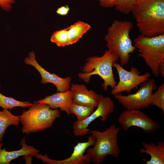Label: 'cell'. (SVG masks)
Instances as JSON below:
<instances>
[{
	"label": "cell",
	"instance_id": "1",
	"mask_svg": "<svg viewBox=\"0 0 164 164\" xmlns=\"http://www.w3.org/2000/svg\"><path fill=\"white\" fill-rule=\"evenodd\" d=\"M131 12L141 34L152 37L164 34V0H137Z\"/></svg>",
	"mask_w": 164,
	"mask_h": 164
},
{
	"label": "cell",
	"instance_id": "2",
	"mask_svg": "<svg viewBox=\"0 0 164 164\" xmlns=\"http://www.w3.org/2000/svg\"><path fill=\"white\" fill-rule=\"evenodd\" d=\"M133 27L129 21L115 19L104 37L108 50L118 57L122 66L128 63L131 54L136 50L129 36Z\"/></svg>",
	"mask_w": 164,
	"mask_h": 164
},
{
	"label": "cell",
	"instance_id": "3",
	"mask_svg": "<svg viewBox=\"0 0 164 164\" xmlns=\"http://www.w3.org/2000/svg\"><path fill=\"white\" fill-rule=\"evenodd\" d=\"M134 46L154 75L164 77V34L149 37L140 34L134 39Z\"/></svg>",
	"mask_w": 164,
	"mask_h": 164
},
{
	"label": "cell",
	"instance_id": "4",
	"mask_svg": "<svg viewBox=\"0 0 164 164\" xmlns=\"http://www.w3.org/2000/svg\"><path fill=\"white\" fill-rule=\"evenodd\" d=\"M58 109H52L43 103L35 101L26 111L23 110L20 116L23 134L43 131L51 127L55 120L60 117Z\"/></svg>",
	"mask_w": 164,
	"mask_h": 164
},
{
	"label": "cell",
	"instance_id": "5",
	"mask_svg": "<svg viewBox=\"0 0 164 164\" xmlns=\"http://www.w3.org/2000/svg\"><path fill=\"white\" fill-rule=\"evenodd\" d=\"M118 59L117 56L108 50H106L101 56L90 57L87 59L82 72L78 73V77L88 83L92 76L98 75L104 81L101 86L104 91L108 90V86L112 89L117 84L113 74V63Z\"/></svg>",
	"mask_w": 164,
	"mask_h": 164
},
{
	"label": "cell",
	"instance_id": "6",
	"mask_svg": "<svg viewBox=\"0 0 164 164\" xmlns=\"http://www.w3.org/2000/svg\"><path fill=\"white\" fill-rule=\"evenodd\" d=\"M121 129L113 124L105 131H90L95 137L96 142L93 148L88 147L86 152L90 155L91 161L95 164L101 163L108 155L118 158L120 149L118 144V133Z\"/></svg>",
	"mask_w": 164,
	"mask_h": 164
},
{
	"label": "cell",
	"instance_id": "7",
	"mask_svg": "<svg viewBox=\"0 0 164 164\" xmlns=\"http://www.w3.org/2000/svg\"><path fill=\"white\" fill-rule=\"evenodd\" d=\"M157 88L154 80L149 79L141 84L139 88L134 94L125 96L119 93L113 96L127 110L145 109L150 105L152 91Z\"/></svg>",
	"mask_w": 164,
	"mask_h": 164
},
{
	"label": "cell",
	"instance_id": "8",
	"mask_svg": "<svg viewBox=\"0 0 164 164\" xmlns=\"http://www.w3.org/2000/svg\"><path fill=\"white\" fill-rule=\"evenodd\" d=\"M113 67L116 68L119 77L118 82L111 91V94L113 95L123 91L130 92L132 90L148 80L151 76L149 72L140 75V72L137 68L132 67H131V70L128 71L116 61L113 63Z\"/></svg>",
	"mask_w": 164,
	"mask_h": 164
},
{
	"label": "cell",
	"instance_id": "9",
	"mask_svg": "<svg viewBox=\"0 0 164 164\" xmlns=\"http://www.w3.org/2000/svg\"><path fill=\"white\" fill-rule=\"evenodd\" d=\"M118 120L126 131L133 126L139 127L145 133H152L160 127L159 123L138 109L126 110L119 115Z\"/></svg>",
	"mask_w": 164,
	"mask_h": 164
},
{
	"label": "cell",
	"instance_id": "10",
	"mask_svg": "<svg viewBox=\"0 0 164 164\" xmlns=\"http://www.w3.org/2000/svg\"><path fill=\"white\" fill-rule=\"evenodd\" d=\"M114 109V104L112 99L109 97L100 95L99 103L96 109L85 119L80 121L77 120L73 123L72 127L74 135L77 136L85 135L90 131L87 127L92 122L99 117H101V121H105Z\"/></svg>",
	"mask_w": 164,
	"mask_h": 164
},
{
	"label": "cell",
	"instance_id": "11",
	"mask_svg": "<svg viewBox=\"0 0 164 164\" xmlns=\"http://www.w3.org/2000/svg\"><path fill=\"white\" fill-rule=\"evenodd\" d=\"M95 142V137L92 135H89L87 142L78 143L74 147L70 156L62 160L50 159L47 156L46 153L43 155L38 152L34 156L47 164H89L91 161V156L87 153L84 155V154L88 147L94 146Z\"/></svg>",
	"mask_w": 164,
	"mask_h": 164
},
{
	"label": "cell",
	"instance_id": "12",
	"mask_svg": "<svg viewBox=\"0 0 164 164\" xmlns=\"http://www.w3.org/2000/svg\"><path fill=\"white\" fill-rule=\"evenodd\" d=\"M24 62L26 64L33 67L39 72L41 77V84H45L49 83L53 84L56 87L57 92H63L70 89L71 77L62 78L46 70L37 61L33 51L29 53L25 59Z\"/></svg>",
	"mask_w": 164,
	"mask_h": 164
},
{
	"label": "cell",
	"instance_id": "13",
	"mask_svg": "<svg viewBox=\"0 0 164 164\" xmlns=\"http://www.w3.org/2000/svg\"><path fill=\"white\" fill-rule=\"evenodd\" d=\"M72 93L73 101L86 106L97 107L99 104L100 95L92 90H89L84 84H71L70 87Z\"/></svg>",
	"mask_w": 164,
	"mask_h": 164
},
{
	"label": "cell",
	"instance_id": "14",
	"mask_svg": "<svg viewBox=\"0 0 164 164\" xmlns=\"http://www.w3.org/2000/svg\"><path fill=\"white\" fill-rule=\"evenodd\" d=\"M38 101L49 105L52 109L59 108L61 111H64L69 115V107L73 102L72 93L70 89L63 92H57Z\"/></svg>",
	"mask_w": 164,
	"mask_h": 164
},
{
	"label": "cell",
	"instance_id": "15",
	"mask_svg": "<svg viewBox=\"0 0 164 164\" xmlns=\"http://www.w3.org/2000/svg\"><path fill=\"white\" fill-rule=\"evenodd\" d=\"M26 136L22 138L20 142L21 148L18 150L8 151L6 148L2 149L3 143H0V164H10L13 160L20 156L26 155H30L34 156L39 150L33 146L27 145L26 142Z\"/></svg>",
	"mask_w": 164,
	"mask_h": 164
},
{
	"label": "cell",
	"instance_id": "16",
	"mask_svg": "<svg viewBox=\"0 0 164 164\" xmlns=\"http://www.w3.org/2000/svg\"><path fill=\"white\" fill-rule=\"evenodd\" d=\"M142 144L144 148H140L139 152L146 153L150 156V159L145 161L146 164H164V142L159 140L156 144L152 142L149 143L142 142Z\"/></svg>",
	"mask_w": 164,
	"mask_h": 164
},
{
	"label": "cell",
	"instance_id": "17",
	"mask_svg": "<svg viewBox=\"0 0 164 164\" xmlns=\"http://www.w3.org/2000/svg\"><path fill=\"white\" fill-rule=\"evenodd\" d=\"M20 122V116L13 115L7 109L0 111V143L3 141V136L7 128L12 125L17 126Z\"/></svg>",
	"mask_w": 164,
	"mask_h": 164
},
{
	"label": "cell",
	"instance_id": "18",
	"mask_svg": "<svg viewBox=\"0 0 164 164\" xmlns=\"http://www.w3.org/2000/svg\"><path fill=\"white\" fill-rule=\"evenodd\" d=\"M68 27V39L71 45L77 42L91 27L87 23L79 21Z\"/></svg>",
	"mask_w": 164,
	"mask_h": 164
},
{
	"label": "cell",
	"instance_id": "19",
	"mask_svg": "<svg viewBox=\"0 0 164 164\" xmlns=\"http://www.w3.org/2000/svg\"><path fill=\"white\" fill-rule=\"evenodd\" d=\"M94 107L77 104L73 101L69 107L70 114H75L77 121H80L88 117L94 111Z\"/></svg>",
	"mask_w": 164,
	"mask_h": 164
},
{
	"label": "cell",
	"instance_id": "20",
	"mask_svg": "<svg viewBox=\"0 0 164 164\" xmlns=\"http://www.w3.org/2000/svg\"><path fill=\"white\" fill-rule=\"evenodd\" d=\"M1 85L0 84V88ZM29 101H18L12 97L5 96L0 92V107L8 109H11L15 107L29 108L32 104Z\"/></svg>",
	"mask_w": 164,
	"mask_h": 164
},
{
	"label": "cell",
	"instance_id": "21",
	"mask_svg": "<svg viewBox=\"0 0 164 164\" xmlns=\"http://www.w3.org/2000/svg\"><path fill=\"white\" fill-rule=\"evenodd\" d=\"M69 27L54 32L51 36L50 41L59 47H64L70 45L68 39Z\"/></svg>",
	"mask_w": 164,
	"mask_h": 164
},
{
	"label": "cell",
	"instance_id": "22",
	"mask_svg": "<svg viewBox=\"0 0 164 164\" xmlns=\"http://www.w3.org/2000/svg\"><path fill=\"white\" fill-rule=\"evenodd\" d=\"M150 105H155L161 109L164 114V84H162L157 88L150 98Z\"/></svg>",
	"mask_w": 164,
	"mask_h": 164
},
{
	"label": "cell",
	"instance_id": "23",
	"mask_svg": "<svg viewBox=\"0 0 164 164\" xmlns=\"http://www.w3.org/2000/svg\"><path fill=\"white\" fill-rule=\"evenodd\" d=\"M137 0H115L114 6L116 10L127 15L131 12L132 7Z\"/></svg>",
	"mask_w": 164,
	"mask_h": 164
},
{
	"label": "cell",
	"instance_id": "24",
	"mask_svg": "<svg viewBox=\"0 0 164 164\" xmlns=\"http://www.w3.org/2000/svg\"><path fill=\"white\" fill-rule=\"evenodd\" d=\"M15 2L14 0H0V7L5 11H10L12 8V4Z\"/></svg>",
	"mask_w": 164,
	"mask_h": 164
},
{
	"label": "cell",
	"instance_id": "25",
	"mask_svg": "<svg viewBox=\"0 0 164 164\" xmlns=\"http://www.w3.org/2000/svg\"><path fill=\"white\" fill-rule=\"evenodd\" d=\"M100 5L104 8L112 7L114 6L115 0H97Z\"/></svg>",
	"mask_w": 164,
	"mask_h": 164
},
{
	"label": "cell",
	"instance_id": "26",
	"mask_svg": "<svg viewBox=\"0 0 164 164\" xmlns=\"http://www.w3.org/2000/svg\"><path fill=\"white\" fill-rule=\"evenodd\" d=\"M70 8L67 5L62 6L58 8L56 10V13L62 15H66L67 14Z\"/></svg>",
	"mask_w": 164,
	"mask_h": 164
},
{
	"label": "cell",
	"instance_id": "27",
	"mask_svg": "<svg viewBox=\"0 0 164 164\" xmlns=\"http://www.w3.org/2000/svg\"><path fill=\"white\" fill-rule=\"evenodd\" d=\"M33 156L30 155H26L22 156L23 159L25 160L26 164H32V157Z\"/></svg>",
	"mask_w": 164,
	"mask_h": 164
}]
</instances>
